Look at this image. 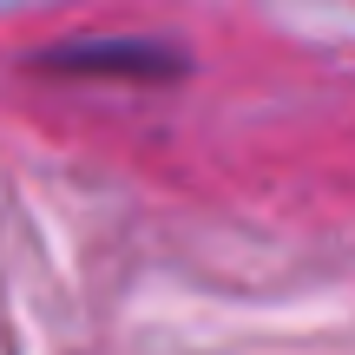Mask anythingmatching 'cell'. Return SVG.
Listing matches in <instances>:
<instances>
[{
  "label": "cell",
  "instance_id": "obj_1",
  "mask_svg": "<svg viewBox=\"0 0 355 355\" xmlns=\"http://www.w3.org/2000/svg\"><path fill=\"white\" fill-rule=\"evenodd\" d=\"M53 66H79V73H99V66H132V73H171V53H152V46H132V40H119V53L105 46H73V53H53Z\"/></svg>",
  "mask_w": 355,
  "mask_h": 355
}]
</instances>
